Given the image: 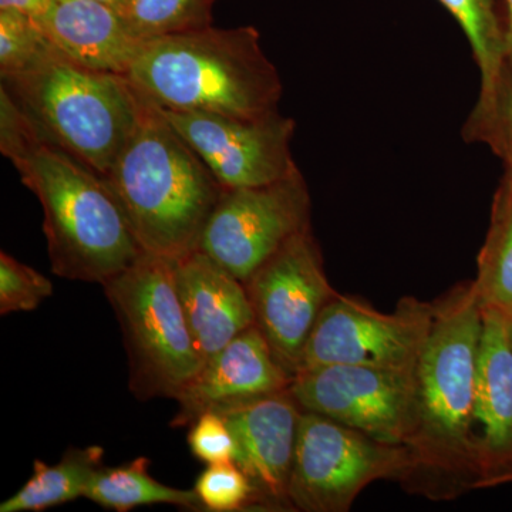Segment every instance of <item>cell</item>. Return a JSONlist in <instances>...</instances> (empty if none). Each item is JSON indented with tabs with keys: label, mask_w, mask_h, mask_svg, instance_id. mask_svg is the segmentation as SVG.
<instances>
[{
	"label": "cell",
	"mask_w": 512,
	"mask_h": 512,
	"mask_svg": "<svg viewBox=\"0 0 512 512\" xmlns=\"http://www.w3.org/2000/svg\"><path fill=\"white\" fill-rule=\"evenodd\" d=\"M0 151L42 205L53 274L103 285L144 254L106 178L40 137L3 89Z\"/></svg>",
	"instance_id": "cell-1"
},
{
	"label": "cell",
	"mask_w": 512,
	"mask_h": 512,
	"mask_svg": "<svg viewBox=\"0 0 512 512\" xmlns=\"http://www.w3.org/2000/svg\"><path fill=\"white\" fill-rule=\"evenodd\" d=\"M106 180L143 251L170 259L198 249L225 190L160 107L146 96L136 128Z\"/></svg>",
	"instance_id": "cell-2"
},
{
	"label": "cell",
	"mask_w": 512,
	"mask_h": 512,
	"mask_svg": "<svg viewBox=\"0 0 512 512\" xmlns=\"http://www.w3.org/2000/svg\"><path fill=\"white\" fill-rule=\"evenodd\" d=\"M161 109L261 117L279 111L282 82L252 26H214L150 40L126 74Z\"/></svg>",
	"instance_id": "cell-3"
},
{
	"label": "cell",
	"mask_w": 512,
	"mask_h": 512,
	"mask_svg": "<svg viewBox=\"0 0 512 512\" xmlns=\"http://www.w3.org/2000/svg\"><path fill=\"white\" fill-rule=\"evenodd\" d=\"M483 305L473 282L434 305L433 322L414 366V470L476 487L471 421L476 397Z\"/></svg>",
	"instance_id": "cell-4"
},
{
	"label": "cell",
	"mask_w": 512,
	"mask_h": 512,
	"mask_svg": "<svg viewBox=\"0 0 512 512\" xmlns=\"http://www.w3.org/2000/svg\"><path fill=\"white\" fill-rule=\"evenodd\" d=\"M2 89L40 137L106 178L133 133L143 96L124 74L73 62L50 43Z\"/></svg>",
	"instance_id": "cell-5"
},
{
	"label": "cell",
	"mask_w": 512,
	"mask_h": 512,
	"mask_svg": "<svg viewBox=\"0 0 512 512\" xmlns=\"http://www.w3.org/2000/svg\"><path fill=\"white\" fill-rule=\"evenodd\" d=\"M103 286L128 356V386L141 402L174 399L204 363L174 281V259L144 252Z\"/></svg>",
	"instance_id": "cell-6"
},
{
	"label": "cell",
	"mask_w": 512,
	"mask_h": 512,
	"mask_svg": "<svg viewBox=\"0 0 512 512\" xmlns=\"http://www.w3.org/2000/svg\"><path fill=\"white\" fill-rule=\"evenodd\" d=\"M414 470L409 448L382 443L320 414L302 412L288 497L293 510H350L367 485Z\"/></svg>",
	"instance_id": "cell-7"
},
{
	"label": "cell",
	"mask_w": 512,
	"mask_h": 512,
	"mask_svg": "<svg viewBox=\"0 0 512 512\" xmlns=\"http://www.w3.org/2000/svg\"><path fill=\"white\" fill-rule=\"evenodd\" d=\"M311 228V197L298 170L259 187L225 188L198 249L245 284L286 242Z\"/></svg>",
	"instance_id": "cell-8"
},
{
	"label": "cell",
	"mask_w": 512,
	"mask_h": 512,
	"mask_svg": "<svg viewBox=\"0 0 512 512\" xmlns=\"http://www.w3.org/2000/svg\"><path fill=\"white\" fill-rule=\"evenodd\" d=\"M289 393L302 412L329 417L382 443L412 446L417 426L413 370L309 367L296 373Z\"/></svg>",
	"instance_id": "cell-9"
},
{
	"label": "cell",
	"mask_w": 512,
	"mask_h": 512,
	"mask_svg": "<svg viewBox=\"0 0 512 512\" xmlns=\"http://www.w3.org/2000/svg\"><path fill=\"white\" fill-rule=\"evenodd\" d=\"M244 285L254 325L295 377L320 312L338 295L323 269L312 228L286 242Z\"/></svg>",
	"instance_id": "cell-10"
},
{
	"label": "cell",
	"mask_w": 512,
	"mask_h": 512,
	"mask_svg": "<svg viewBox=\"0 0 512 512\" xmlns=\"http://www.w3.org/2000/svg\"><path fill=\"white\" fill-rule=\"evenodd\" d=\"M433 316L434 305L414 299L382 313L338 293L313 326L299 372L326 365L414 370Z\"/></svg>",
	"instance_id": "cell-11"
},
{
	"label": "cell",
	"mask_w": 512,
	"mask_h": 512,
	"mask_svg": "<svg viewBox=\"0 0 512 512\" xmlns=\"http://www.w3.org/2000/svg\"><path fill=\"white\" fill-rule=\"evenodd\" d=\"M161 111L224 188L259 187L299 170L292 156L295 120L281 111L251 119L207 111Z\"/></svg>",
	"instance_id": "cell-12"
},
{
	"label": "cell",
	"mask_w": 512,
	"mask_h": 512,
	"mask_svg": "<svg viewBox=\"0 0 512 512\" xmlns=\"http://www.w3.org/2000/svg\"><path fill=\"white\" fill-rule=\"evenodd\" d=\"M508 315L483 306L471 454L476 487L512 481V350Z\"/></svg>",
	"instance_id": "cell-13"
},
{
	"label": "cell",
	"mask_w": 512,
	"mask_h": 512,
	"mask_svg": "<svg viewBox=\"0 0 512 512\" xmlns=\"http://www.w3.org/2000/svg\"><path fill=\"white\" fill-rule=\"evenodd\" d=\"M292 380L262 333L251 326L204 360L201 369L175 397L180 409L171 426H191L202 413L220 412L286 392Z\"/></svg>",
	"instance_id": "cell-14"
},
{
	"label": "cell",
	"mask_w": 512,
	"mask_h": 512,
	"mask_svg": "<svg viewBox=\"0 0 512 512\" xmlns=\"http://www.w3.org/2000/svg\"><path fill=\"white\" fill-rule=\"evenodd\" d=\"M237 441L235 464L249 478L259 503L291 507V478L301 407L289 390L220 410Z\"/></svg>",
	"instance_id": "cell-15"
},
{
	"label": "cell",
	"mask_w": 512,
	"mask_h": 512,
	"mask_svg": "<svg viewBox=\"0 0 512 512\" xmlns=\"http://www.w3.org/2000/svg\"><path fill=\"white\" fill-rule=\"evenodd\" d=\"M174 281L204 360L254 326L245 285L200 249L174 259Z\"/></svg>",
	"instance_id": "cell-16"
},
{
	"label": "cell",
	"mask_w": 512,
	"mask_h": 512,
	"mask_svg": "<svg viewBox=\"0 0 512 512\" xmlns=\"http://www.w3.org/2000/svg\"><path fill=\"white\" fill-rule=\"evenodd\" d=\"M37 22L62 55L99 72L126 76L143 45L117 10L97 0H50Z\"/></svg>",
	"instance_id": "cell-17"
},
{
	"label": "cell",
	"mask_w": 512,
	"mask_h": 512,
	"mask_svg": "<svg viewBox=\"0 0 512 512\" xmlns=\"http://www.w3.org/2000/svg\"><path fill=\"white\" fill-rule=\"evenodd\" d=\"M103 457V447L89 446L69 448L53 466L35 460L33 476L0 504V512H42L84 497Z\"/></svg>",
	"instance_id": "cell-18"
},
{
	"label": "cell",
	"mask_w": 512,
	"mask_h": 512,
	"mask_svg": "<svg viewBox=\"0 0 512 512\" xmlns=\"http://www.w3.org/2000/svg\"><path fill=\"white\" fill-rule=\"evenodd\" d=\"M148 468L150 460L147 457H137L117 467L101 466L90 481L84 498L117 512L156 504L201 510L195 490L168 487L151 477Z\"/></svg>",
	"instance_id": "cell-19"
},
{
	"label": "cell",
	"mask_w": 512,
	"mask_h": 512,
	"mask_svg": "<svg viewBox=\"0 0 512 512\" xmlns=\"http://www.w3.org/2000/svg\"><path fill=\"white\" fill-rule=\"evenodd\" d=\"M473 285L485 308L512 312V177L508 174L495 192L491 224L478 255Z\"/></svg>",
	"instance_id": "cell-20"
},
{
	"label": "cell",
	"mask_w": 512,
	"mask_h": 512,
	"mask_svg": "<svg viewBox=\"0 0 512 512\" xmlns=\"http://www.w3.org/2000/svg\"><path fill=\"white\" fill-rule=\"evenodd\" d=\"M466 33L481 76L480 96H490L507 66L505 28L493 0H439Z\"/></svg>",
	"instance_id": "cell-21"
},
{
	"label": "cell",
	"mask_w": 512,
	"mask_h": 512,
	"mask_svg": "<svg viewBox=\"0 0 512 512\" xmlns=\"http://www.w3.org/2000/svg\"><path fill=\"white\" fill-rule=\"evenodd\" d=\"M211 0H128L120 15L131 35L146 43L212 25Z\"/></svg>",
	"instance_id": "cell-22"
},
{
	"label": "cell",
	"mask_w": 512,
	"mask_h": 512,
	"mask_svg": "<svg viewBox=\"0 0 512 512\" xmlns=\"http://www.w3.org/2000/svg\"><path fill=\"white\" fill-rule=\"evenodd\" d=\"M463 136L487 144L503 160L505 174L512 177V66L507 63L490 96L477 100Z\"/></svg>",
	"instance_id": "cell-23"
},
{
	"label": "cell",
	"mask_w": 512,
	"mask_h": 512,
	"mask_svg": "<svg viewBox=\"0 0 512 512\" xmlns=\"http://www.w3.org/2000/svg\"><path fill=\"white\" fill-rule=\"evenodd\" d=\"M50 46L37 19L12 9H0V76L25 69Z\"/></svg>",
	"instance_id": "cell-24"
},
{
	"label": "cell",
	"mask_w": 512,
	"mask_h": 512,
	"mask_svg": "<svg viewBox=\"0 0 512 512\" xmlns=\"http://www.w3.org/2000/svg\"><path fill=\"white\" fill-rule=\"evenodd\" d=\"M202 510L234 512L259 503L254 485L234 463L208 464L195 481Z\"/></svg>",
	"instance_id": "cell-25"
},
{
	"label": "cell",
	"mask_w": 512,
	"mask_h": 512,
	"mask_svg": "<svg viewBox=\"0 0 512 512\" xmlns=\"http://www.w3.org/2000/svg\"><path fill=\"white\" fill-rule=\"evenodd\" d=\"M53 295V284L32 266L0 254V315L32 312Z\"/></svg>",
	"instance_id": "cell-26"
},
{
	"label": "cell",
	"mask_w": 512,
	"mask_h": 512,
	"mask_svg": "<svg viewBox=\"0 0 512 512\" xmlns=\"http://www.w3.org/2000/svg\"><path fill=\"white\" fill-rule=\"evenodd\" d=\"M190 427L188 446L198 460L205 464L235 463L237 441L220 413H202Z\"/></svg>",
	"instance_id": "cell-27"
},
{
	"label": "cell",
	"mask_w": 512,
	"mask_h": 512,
	"mask_svg": "<svg viewBox=\"0 0 512 512\" xmlns=\"http://www.w3.org/2000/svg\"><path fill=\"white\" fill-rule=\"evenodd\" d=\"M50 0H0V9L18 10L32 18L39 19Z\"/></svg>",
	"instance_id": "cell-28"
},
{
	"label": "cell",
	"mask_w": 512,
	"mask_h": 512,
	"mask_svg": "<svg viewBox=\"0 0 512 512\" xmlns=\"http://www.w3.org/2000/svg\"><path fill=\"white\" fill-rule=\"evenodd\" d=\"M507 3V26H505V39H507V63L512 66V0Z\"/></svg>",
	"instance_id": "cell-29"
},
{
	"label": "cell",
	"mask_w": 512,
	"mask_h": 512,
	"mask_svg": "<svg viewBox=\"0 0 512 512\" xmlns=\"http://www.w3.org/2000/svg\"><path fill=\"white\" fill-rule=\"evenodd\" d=\"M97 2L103 3V5L109 6V8L117 10V12H121V9L126 6L128 0H97Z\"/></svg>",
	"instance_id": "cell-30"
},
{
	"label": "cell",
	"mask_w": 512,
	"mask_h": 512,
	"mask_svg": "<svg viewBox=\"0 0 512 512\" xmlns=\"http://www.w3.org/2000/svg\"><path fill=\"white\" fill-rule=\"evenodd\" d=\"M508 315V339H510V345H511V350H512V312L511 313H507Z\"/></svg>",
	"instance_id": "cell-31"
},
{
	"label": "cell",
	"mask_w": 512,
	"mask_h": 512,
	"mask_svg": "<svg viewBox=\"0 0 512 512\" xmlns=\"http://www.w3.org/2000/svg\"><path fill=\"white\" fill-rule=\"evenodd\" d=\"M211 2H212V3H214V2H215V0H211Z\"/></svg>",
	"instance_id": "cell-32"
}]
</instances>
